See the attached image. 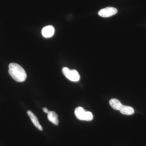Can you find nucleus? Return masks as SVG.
I'll return each instance as SVG.
<instances>
[{"instance_id": "f257e3e1", "label": "nucleus", "mask_w": 146, "mask_h": 146, "mask_svg": "<svg viewBox=\"0 0 146 146\" xmlns=\"http://www.w3.org/2000/svg\"><path fill=\"white\" fill-rule=\"evenodd\" d=\"M9 73L16 81L23 82L27 78V74L21 65L16 63H11L9 65Z\"/></svg>"}, {"instance_id": "f03ea898", "label": "nucleus", "mask_w": 146, "mask_h": 146, "mask_svg": "<svg viewBox=\"0 0 146 146\" xmlns=\"http://www.w3.org/2000/svg\"><path fill=\"white\" fill-rule=\"evenodd\" d=\"M74 113L76 117L80 120L91 121L94 117L91 112L85 111L83 108L81 107L76 108L75 110Z\"/></svg>"}, {"instance_id": "7ed1b4c3", "label": "nucleus", "mask_w": 146, "mask_h": 146, "mask_svg": "<svg viewBox=\"0 0 146 146\" xmlns=\"http://www.w3.org/2000/svg\"><path fill=\"white\" fill-rule=\"evenodd\" d=\"M62 72L64 75L70 81L77 82L80 79L79 74L76 70H71L68 68L64 67L62 69Z\"/></svg>"}, {"instance_id": "20e7f679", "label": "nucleus", "mask_w": 146, "mask_h": 146, "mask_svg": "<svg viewBox=\"0 0 146 146\" xmlns=\"http://www.w3.org/2000/svg\"><path fill=\"white\" fill-rule=\"evenodd\" d=\"M117 9L113 7H107L102 9L98 12V15L104 18H108L115 15L117 13Z\"/></svg>"}, {"instance_id": "39448f33", "label": "nucleus", "mask_w": 146, "mask_h": 146, "mask_svg": "<svg viewBox=\"0 0 146 146\" xmlns=\"http://www.w3.org/2000/svg\"><path fill=\"white\" fill-rule=\"evenodd\" d=\"M55 29L54 27L51 25L47 26L42 29V35L45 38L52 37L54 34Z\"/></svg>"}, {"instance_id": "423d86ee", "label": "nucleus", "mask_w": 146, "mask_h": 146, "mask_svg": "<svg viewBox=\"0 0 146 146\" xmlns=\"http://www.w3.org/2000/svg\"><path fill=\"white\" fill-rule=\"evenodd\" d=\"M27 114L34 125L39 130L42 131L43 130L42 126L39 124L38 119H37L36 116L34 115V113L30 110H28L27 111Z\"/></svg>"}, {"instance_id": "0eeeda50", "label": "nucleus", "mask_w": 146, "mask_h": 146, "mask_svg": "<svg viewBox=\"0 0 146 146\" xmlns=\"http://www.w3.org/2000/svg\"><path fill=\"white\" fill-rule=\"evenodd\" d=\"M47 114H48V119L49 121L55 125H58L59 123L58 119V116L56 112L53 111H49Z\"/></svg>"}, {"instance_id": "6e6552de", "label": "nucleus", "mask_w": 146, "mask_h": 146, "mask_svg": "<svg viewBox=\"0 0 146 146\" xmlns=\"http://www.w3.org/2000/svg\"><path fill=\"white\" fill-rule=\"evenodd\" d=\"M119 111L121 114L125 115H133L134 113V110L133 108L123 105Z\"/></svg>"}, {"instance_id": "1a4fd4ad", "label": "nucleus", "mask_w": 146, "mask_h": 146, "mask_svg": "<svg viewBox=\"0 0 146 146\" xmlns=\"http://www.w3.org/2000/svg\"><path fill=\"white\" fill-rule=\"evenodd\" d=\"M109 104L111 107L116 110H119L123 104L117 99H112L110 100Z\"/></svg>"}, {"instance_id": "9d476101", "label": "nucleus", "mask_w": 146, "mask_h": 146, "mask_svg": "<svg viewBox=\"0 0 146 146\" xmlns=\"http://www.w3.org/2000/svg\"><path fill=\"white\" fill-rule=\"evenodd\" d=\"M43 111H44V112H45V113H48L49 112V110H48V109H47V108H43Z\"/></svg>"}]
</instances>
